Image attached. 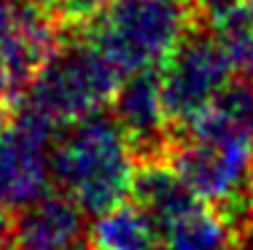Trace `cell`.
I'll return each mask as SVG.
<instances>
[{
    "instance_id": "1",
    "label": "cell",
    "mask_w": 253,
    "mask_h": 250,
    "mask_svg": "<svg viewBox=\"0 0 253 250\" xmlns=\"http://www.w3.org/2000/svg\"><path fill=\"white\" fill-rule=\"evenodd\" d=\"M135 164V151L111 108L62 124L51 148L54 188L76 199L89 218L129 199Z\"/></svg>"
},
{
    "instance_id": "2",
    "label": "cell",
    "mask_w": 253,
    "mask_h": 250,
    "mask_svg": "<svg viewBox=\"0 0 253 250\" xmlns=\"http://www.w3.org/2000/svg\"><path fill=\"white\" fill-rule=\"evenodd\" d=\"M124 73L76 22H62L54 49L19 92V103L41 110L59 127L108 110Z\"/></svg>"
},
{
    "instance_id": "3",
    "label": "cell",
    "mask_w": 253,
    "mask_h": 250,
    "mask_svg": "<svg viewBox=\"0 0 253 250\" xmlns=\"http://www.w3.org/2000/svg\"><path fill=\"white\" fill-rule=\"evenodd\" d=\"M167 159L210 207L253 191V132L226 121L213 108L172 129Z\"/></svg>"
},
{
    "instance_id": "4",
    "label": "cell",
    "mask_w": 253,
    "mask_h": 250,
    "mask_svg": "<svg viewBox=\"0 0 253 250\" xmlns=\"http://www.w3.org/2000/svg\"><path fill=\"white\" fill-rule=\"evenodd\" d=\"M191 22L194 11L186 0H111L76 25L126 75L159 68Z\"/></svg>"
},
{
    "instance_id": "5",
    "label": "cell",
    "mask_w": 253,
    "mask_h": 250,
    "mask_svg": "<svg viewBox=\"0 0 253 250\" xmlns=\"http://www.w3.org/2000/svg\"><path fill=\"white\" fill-rule=\"evenodd\" d=\"M159 70L165 110L172 129L200 118L221 94V89L237 75L221 35L213 25L197 16Z\"/></svg>"
},
{
    "instance_id": "6",
    "label": "cell",
    "mask_w": 253,
    "mask_h": 250,
    "mask_svg": "<svg viewBox=\"0 0 253 250\" xmlns=\"http://www.w3.org/2000/svg\"><path fill=\"white\" fill-rule=\"evenodd\" d=\"M59 124L16 100L0 129V213L14 215L54 191L51 148Z\"/></svg>"
},
{
    "instance_id": "7",
    "label": "cell",
    "mask_w": 253,
    "mask_h": 250,
    "mask_svg": "<svg viewBox=\"0 0 253 250\" xmlns=\"http://www.w3.org/2000/svg\"><path fill=\"white\" fill-rule=\"evenodd\" d=\"M111 113L124 129L137 162L170 153L172 124L165 110L159 68H143L126 73L111 100Z\"/></svg>"
},
{
    "instance_id": "8",
    "label": "cell",
    "mask_w": 253,
    "mask_h": 250,
    "mask_svg": "<svg viewBox=\"0 0 253 250\" xmlns=\"http://www.w3.org/2000/svg\"><path fill=\"white\" fill-rule=\"evenodd\" d=\"M59 27L62 22L38 0H0V51L14 70L19 92L54 49Z\"/></svg>"
},
{
    "instance_id": "9",
    "label": "cell",
    "mask_w": 253,
    "mask_h": 250,
    "mask_svg": "<svg viewBox=\"0 0 253 250\" xmlns=\"http://www.w3.org/2000/svg\"><path fill=\"white\" fill-rule=\"evenodd\" d=\"M89 215L65 191H49L11 215L14 250H70L89 240Z\"/></svg>"
},
{
    "instance_id": "10",
    "label": "cell",
    "mask_w": 253,
    "mask_h": 250,
    "mask_svg": "<svg viewBox=\"0 0 253 250\" xmlns=\"http://www.w3.org/2000/svg\"><path fill=\"white\" fill-rule=\"evenodd\" d=\"M129 202L140 207L159 226V231L170 229L175 221L202 205V199L191 191V186L167 156L140 159L135 164Z\"/></svg>"
},
{
    "instance_id": "11",
    "label": "cell",
    "mask_w": 253,
    "mask_h": 250,
    "mask_svg": "<svg viewBox=\"0 0 253 250\" xmlns=\"http://www.w3.org/2000/svg\"><path fill=\"white\" fill-rule=\"evenodd\" d=\"M89 237L97 250H156L162 242L159 226L129 199L94 218Z\"/></svg>"
},
{
    "instance_id": "12",
    "label": "cell",
    "mask_w": 253,
    "mask_h": 250,
    "mask_svg": "<svg viewBox=\"0 0 253 250\" xmlns=\"http://www.w3.org/2000/svg\"><path fill=\"white\" fill-rule=\"evenodd\" d=\"M232 231L210 205H202L162 231L156 250H229Z\"/></svg>"
},
{
    "instance_id": "13",
    "label": "cell",
    "mask_w": 253,
    "mask_h": 250,
    "mask_svg": "<svg viewBox=\"0 0 253 250\" xmlns=\"http://www.w3.org/2000/svg\"><path fill=\"white\" fill-rule=\"evenodd\" d=\"M226 46V54L232 59V68L237 75L253 81V14L248 8H237L224 22L213 25Z\"/></svg>"
},
{
    "instance_id": "14",
    "label": "cell",
    "mask_w": 253,
    "mask_h": 250,
    "mask_svg": "<svg viewBox=\"0 0 253 250\" xmlns=\"http://www.w3.org/2000/svg\"><path fill=\"white\" fill-rule=\"evenodd\" d=\"M189 5L197 19L208 22V25H218L237 8H243L245 0H189Z\"/></svg>"
},
{
    "instance_id": "15",
    "label": "cell",
    "mask_w": 253,
    "mask_h": 250,
    "mask_svg": "<svg viewBox=\"0 0 253 250\" xmlns=\"http://www.w3.org/2000/svg\"><path fill=\"white\" fill-rule=\"evenodd\" d=\"M108 3H111V0H68L65 8H62L59 22H84V19H89L94 11H100L102 5H108Z\"/></svg>"
},
{
    "instance_id": "16",
    "label": "cell",
    "mask_w": 253,
    "mask_h": 250,
    "mask_svg": "<svg viewBox=\"0 0 253 250\" xmlns=\"http://www.w3.org/2000/svg\"><path fill=\"white\" fill-rule=\"evenodd\" d=\"M14 94H19V89H16V78H14V70H11L8 59L5 54L0 51V105H5Z\"/></svg>"
},
{
    "instance_id": "17",
    "label": "cell",
    "mask_w": 253,
    "mask_h": 250,
    "mask_svg": "<svg viewBox=\"0 0 253 250\" xmlns=\"http://www.w3.org/2000/svg\"><path fill=\"white\" fill-rule=\"evenodd\" d=\"M229 250H253V221L232 231V248Z\"/></svg>"
},
{
    "instance_id": "18",
    "label": "cell",
    "mask_w": 253,
    "mask_h": 250,
    "mask_svg": "<svg viewBox=\"0 0 253 250\" xmlns=\"http://www.w3.org/2000/svg\"><path fill=\"white\" fill-rule=\"evenodd\" d=\"M38 3L43 5V8H49L51 14L59 19V16H62V8H65V3H68V0H38Z\"/></svg>"
},
{
    "instance_id": "19",
    "label": "cell",
    "mask_w": 253,
    "mask_h": 250,
    "mask_svg": "<svg viewBox=\"0 0 253 250\" xmlns=\"http://www.w3.org/2000/svg\"><path fill=\"white\" fill-rule=\"evenodd\" d=\"M70 250H94V245H92V237H89V240H84V242H78V245H73Z\"/></svg>"
},
{
    "instance_id": "20",
    "label": "cell",
    "mask_w": 253,
    "mask_h": 250,
    "mask_svg": "<svg viewBox=\"0 0 253 250\" xmlns=\"http://www.w3.org/2000/svg\"><path fill=\"white\" fill-rule=\"evenodd\" d=\"M186 3H189V0H186Z\"/></svg>"
},
{
    "instance_id": "21",
    "label": "cell",
    "mask_w": 253,
    "mask_h": 250,
    "mask_svg": "<svg viewBox=\"0 0 253 250\" xmlns=\"http://www.w3.org/2000/svg\"><path fill=\"white\" fill-rule=\"evenodd\" d=\"M94 250H97V248H94Z\"/></svg>"
}]
</instances>
